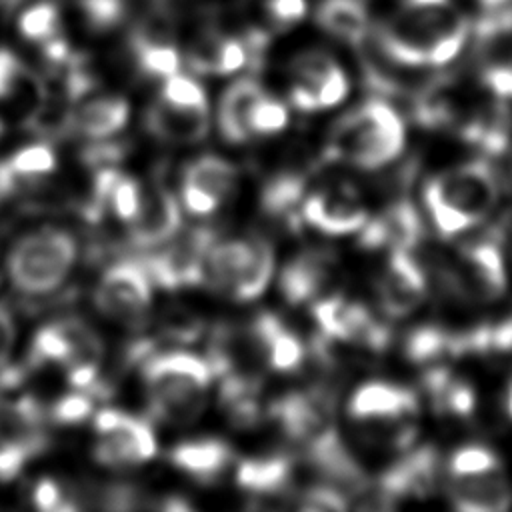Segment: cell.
<instances>
[{
    "mask_svg": "<svg viewBox=\"0 0 512 512\" xmlns=\"http://www.w3.org/2000/svg\"><path fill=\"white\" fill-rule=\"evenodd\" d=\"M470 22L452 2L440 6H402L378 32L382 52L404 66H442L452 62L468 40Z\"/></svg>",
    "mask_w": 512,
    "mask_h": 512,
    "instance_id": "6da1fadb",
    "label": "cell"
},
{
    "mask_svg": "<svg viewBox=\"0 0 512 512\" xmlns=\"http://www.w3.org/2000/svg\"><path fill=\"white\" fill-rule=\"evenodd\" d=\"M496 198L498 180L486 160L440 172L424 186V204L436 230L446 238L486 220Z\"/></svg>",
    "mask_w": 512,
    "mask_h": 512,
    "instance_id": "7a4b0ae2",
    "label": "cell"
},
{
    "mask_svg": "<svg viewBox=\"0 0 512 512\" xmlns=\"http://www.w3.org/2000/svg\"><path fill=\"white\" fill-rule=\"evenodd\" d=\"M406 142L402 116L382 98H372L342 116L330 134L328 156L376 170L400 156Z\"/></svg>",
    "mask_w": 512,
    "mask_h": 512,
    "instance_id": "3957f363",
    "label": "cell"
},
{
    "mask_svg": "<svg viewBox=\"0 0 512 512\" xmlns=\"http://www.w3.org/2000/svg\"><path fill=\"white\" fill-rule=\"evenodd\" d=\"M150 410L164 422H188L204 404L212 380L206 358L190 352L150 354L142 368Z\"/></svg>",
    "mask_w": 512,
    "mask_h": 512,
    "instance_id": "277c9868",
    "label": "cell"
},
{
    "mask_svg": "<svg viewBox=\"0 0 512 512\" xmlns=\"http://www.w3.org/2000/svg\"><path fill=\"white\" fill-rule=\"evenodd\" d=\"M78 256L76 238L60 228H40L16 240L8 254V276L24 294H46L58 288Z\"/></svg>",
    "mask_w": 512,
    "mask_h": 512,
    "instance_id": "5b68a950",
    "label": "cell"
},
{
    "mask_svg": "<svg viewBox=\"0 0 512 512\" xmlns=\"http://www.w3.org/2000/svg\"><path fill=\"white\" fill-rule=\"evenodd\" d=\"M506 266L500 234L466 240L456 248L454 260L442 270L444 286L460 298L474 302L496 300L506 290Z\"/></svg>",
    "mask_w": 512,
    "mask_h": 512,
    "instance_id": "8992f818",
    "label": "cell"
},
{
    "mask_svg": "<svg viewBox=\"0 0 512 512\" xmlns=\"http://www.w3.org/2000/svg\"><path fill=\"white\" fill-rule=\"evenodd\" d=\"M214 232L198 226L186 230L176 240H168L164 248L140 258L152 284L164 290H176L184 286H196L204 282V262L210 246L214 244Z\"/></svg>",
    "mask_w": 512,
    "mask_h": 512,
    "instance_id": "52a82bcc",
    "label": "cell"
},
{
    "mask_svg": "<svg viewBox=\"0 0 512 512\" xmlns=\"http://www.w3.org/2000/svg\"><path fill=\"white\" fill-rule=\"evenodd\" d=\"M98 442L94 458L108 468L136 466L156 454V436L148 420L106 408L94 416Z\"/></svg>",
    "mask_w": 512,
    "mask_h": 512,
    "instance_id": "ba28073f",
    "label": "cell"
},
{
    "mask_svg": "<svg viewBox=\"0 0 512 512\" xmlns=\"http://www.w3.org/2000/svg\"><path fill=\"white\" fill-rule=\"evenodd\" d=\"M152 282L144 266L122 260L110 266L94 290V306L108 318L138 328L150 308Z\"/></svg>",
    "mask_w": 512,
    "mask_h": 512,
    "instance_id": "9c48e42d",
    "label": "cell"
},
{
    "mask_svg": "<svg viewBox=\"0 0 512 512\" xmlns=\"http://www.w3.org/2000/svg\"><path fill=\"white\" fill-rule=\"evenodd\" d=\"M314 318L324 336L348 340L374 352H382L390 342V330L378 322L360 302L332 296L314 306Z\"/></svg>",
    "mask_w": 512,
    "mask_h": 512,
    "instance_id": "30bf717a",
    "label": "cell"
},
{
    "mask_svg": "<svg viewBox=\"0 0 512 512\" xmlns=\"http://www.w3.org/2000/svg\"><path fill=\"white\" fill-rule=\"evenodd\" d=\"M426 296V274L410 250H392L378 282L382 310L392 318L414 312Z\"/></svg>",
    "mask_w": 512,
    "mask_h": 512,
    "instance_id": "8fae6325",
    "label": "cell"
},
{
    "mask_svg": "<svg viewBox=\"0 0 512 512\" xmlns=\"http://www.w3.org/2000/svg\"><path fill=\"white\" fill-rule=\"evenodd\" d=\"M438 462L440 458L434 446H422L388 468L378 482L382 506H394L400 500L428 496L438 478Z\"/></svg>",
    "mask_w": 512,
    "mask_h": 512,
    "instance_id": "7c38bea8",
    "label": "cell"
},
{
    "mask_svg": "<svg viewBox=\"0 0 512 512\" xmlns=\"http://www.w3.org/2000/svg\"><path fill=\"white\" fill-rule=\"evenodd\" d=\"M180 206L176 198L160 186L142 192L140 206L128 222V238L136 248H158L180 232Z\"/></svg>",
    "mask_w": 512,
    "mask_h": 512,
    "instance_id": "4fadbf2b",
    "label": "cell"
},
{
    "mask_svg": "<svg viewBox=\"0 0 512 512\" xmlns=\"http://www.w3.org/2000/svg\"><path fill=\"white\" fill-rule=\"evenodd\" d=\"M348 414L354 420L370 424L412 420L418 414V396L406 386L368 382L352 394Z\"/></svg>",
    "mask_w": 512,
    "mask_h": 512,
    "instance_id": "5bb4252c",
    "label": "cell"
},
{
    "mask_svg": "<svg viewBox=\"0 0 512 512\" xmlns=\"http://www.w3.org/2000/svg\"><path fill=\"white\" fill-rule=\"evenodd\" d=\"M300 214L306 220V224L330 236L356 232L368 220L364 206L350 190L314 192L302 202Z\"/></svg>",
    "mask_w": 512,
    "mask_h": 512,
    "instance_id": "9a60e30c",
    "label": "cell"
},
{
    "mask_svg": "<svg viewBox=\"0 0 512 512\" xmlns=\"http://www.w3.org/2000/svg\"><path fill=\"white\" fill-rule=\"evenodd\" d=\"M424 228L418 210L408 200H398L388 206L378 218L366 220L360 228V244L364 248L412 250L422 240Z\"/></svg>",
    "mask_w": 512,
    "mask_h": 512,
    "instance_id": "2e32d148",
    "label": "cell"
},
{
    "mask_svg": "<svg viewBox=\"0 0 512 512\" xmlns=\"http://www.w3.org/2000/svg\"><path fill=\"white\" fill-rule=\"evenodd\" d=\"M446 492L452 506L462 512H502L512 500V492L502 470L450 476Z\"/></svg>",
    "mask_w": 512,
    "mask_h": 512,
    "instance_id": "e0dca14e",
    "label": "cell"
},
{
    "mask_svg": "<svg viewBox=\"0 0 512 512\" xmlns=\"http://www.w3.org/2000/svg\"><path fill=\"white\" fill-rule=\"evenodd\" d=\"M144 126L158 140L192 144L208 134V108H180L158 100L146 110Z\"/></svg>",
    "mask_w": 512,
    "mask_h": 512,
    "instance_id": "ac0fdd59",
    "label": "cell"
},
{
    "mask_svg": "<svg viewBox=\"0 0 512 512\" xmlns=\"http://www.w3.org/2000/svg\"><path fill=\"white\" fill-rule=\"evenodd\" d=\"M248 60L250 48L246 42L216 32L200 34L188 50V64L198 74H234L244 68Z\"/></svg>",
    "mask_w": 512,
    "mask_h": 512,
    "instance_id": "d6986e66",
    "label": "cell"
},
{
    "mask_svg": "<svg viewBox=\"0 0 512 512\" xmlns=\"http://www.w3.org/2000/svg\"><path fill=\"white\" fill-rule=\"evenodd\" d=\"M264 94L254 78L234 80L222 94L218 104V128L228 142H246L252 134L248 128V114L254 102Z\"/></svg>",
    "mask_w": 512,
    "mask_h": 512,
    "instance_id": "ffe728a7",
    "label": "cell"
},
{
    "mask_svg": "<svg viewBox=\"0 0 512 512\" xmlns=\"http://www.w3.org/2000/svg\"><path fill=\"white\" fill-rule=\"evenodd\" d=\"M330 276V258L306 252L288 262L280 274V290L290 304H302L316 296Z\"/></svg>",
    "mask_w": 512,
    "mask_h": 512,
    "instance_id": "44dd1931",
    "label": "cell"
},
{
    "mask_svg": "<svg viewBox=\"0 0 512 512\" xmlns=\"http://www.w3.org/2000/svg\"><path fill=\"white\" fill-rule=\"evenodd\" d=\"M230 460V446L216 438L182 442L170 452V462L196 480H214L224 472Z\"/></svg>",
    "mask_w": 512,
    "mask_h": 512,
    "instance_id": "7402d4cb",
    "label": "cell"
},
{
    "mask_svg": "<svg viewBox=\"0 0 512 512\" xmlns=\"http://www.w3.org/2000/svg\"><path fill=\"white\" fill-rule=\"evenodd\" d=\"M130 108L120 96L94 98L72 112V130L86 138H108L124 128L128 122Z\"/></svg>",
    "mask_w": 512,
    "mask_h": 512,
    "instance_id": "603a6c76",
    "label": "cell"
},
{
    "mask_svg": "<svg viewBox=\"0 0 512 512\" xmlns=\"http://www.w3.org/2000/svg\"><path fill=\"white\" fill-rule=\"evenodd\" d=\"M252 252V240H224L214 242L204 262V282L212 290L230 296Z\"/></svg>",
    "mask_w": 512,
    "mask_h": 512,
    "instance_id": "cb8c5ba5",
    "label": "cell"
},
{
    "mask_svg": "<svg viewBox=\"0 0 512 512\" xmlns=\"http://www.w3.org/2000/svg\"><path fill=\"white\" fill-rule=\"evenodd\" d=\"M316 22L348 44H360L368 34V12L360 0H322Z\"/></svg>",
    "mask_w": 512,
    "mask_h": 512,
    "instance_id": "d4e9b609",
    "label": "cell"
},
{
    "mask_svg": "<svg viewBox=\"0 0 512 512\" xmlns=\"http://www.w3.org/2000/svg\"><path fill=\"white\" fill-rule=\"evenodd\" d=\"M424 384L438 412L460 416V418H466L474 412V406H476L474 388L468 382L454 378L446 368H438V366L430 368L424 376Z\"/></svg>",
    "mask_w": 512,
    "mask_h": 512,
    "instance_id": "484cf974",
    "label": "cell"
},
{
    "mask_svg": "<svg viewBox=\"0 0 512 512\" xmlns=\"http://www.w3.org/2000/svg\"><path fill=\"white\" fill-rule=\"evenodd\" d=\"M474 36L484 66L512 62V6L482 16L474 26Z\"/></svg>",
    "mask_w": 512,
    "mask_h": 512,
    "instance_id": "4316f807",
    "label": "cell"
},
{
    "mask_svg": "<svg viewBox=\"0 0 512 512\" xmlns=\"http://www.w3.org/2000/svg\"><path fill=\"white\" fill-rule=\"evenodd\" d=\"M292 474V462L286 456H262L240 462L236 482L252 494H274L282 490Z\"/></svg>",
    "mask_w": 512,
    "mask_h": 512,
    "instance_id": "83f0119b",
    "label": "cell"
},
{
    "mask_svg": "<svg viewBox=\"0 0 512 512\" xmlns=\"http://www.w3.org/2000/svg\"><path fill=\"white\" fill-rule=\"evenodd\" d=\"M404 354L416 364H426L442 356L466 354L464 334H450L438 326H420L406 336Z\"/></svg>",
    "mask_w": 512,
    "mask_h": 512,
    "instance_id": "f1b7e54d",
    "label": "cell"
},
{
    "mask_svg": "<svg viewBox=\"0 0 512 512\" xmlns=\"http://www.w3.org/2000/svg\"><path fill=\"white\" fill-rule=\"evenodd\" d=\"M272 274H274V250L270 242H266L264 238H252L250 258L240 278L236 280L230 296L242 302L258 298L266 290Z\"/></svg>",
    "mask_w": 512,
    "mask_h": 512,
    "instance_id": "f546056e",
    "label": "cell"
},
{
    "mask_svg": "<svg viewBox=\"0 0 512 512\" xmlns=\"http://www.w3.org/2000/svg\"><path fill=\"white\" fill-rule=\"evenodd\" d=\"M234 180H236V172L232 164H228L220 156L206 154L188 164L182 182H188L222 202L232 190Z\"/></svg>",
    "mask_w": 512,
    "mask_h": 512,
    "instance_id": "4dcf8cb0",
    "label": "cell"
},
{
    "mask_svg": "<svg viewBox=\"0 0 512 512\" xmlns=\"http://www.w3.org/2000/svg\"><path fill=\"white\" fill-rule=\"evenodd\" d=\"M140 70L152 78H168L180 70V54L172 40L136 36L132 40Z\"/></svg>",
    "mask_w": 512,
    "mask_h": 512,
    "instance_id": "1f68e13d",
    "label": "cell"
},
{
    "mask_svg": "<svg viewBox=\"0 0 512 512\" xmlns=\"http://www.w3.org/2000/svg\"><path fill=\"white\" fill-rule=\"evenodd\" d=\"M304 196V176L286 172L270 178L262 188V208L270 216H292Z\"/></svg>",
    "mask_w": 512,
    "mask_h": 512,
    "instance_id": "d6a6232c",
    "label": "cell"
},
{
    "mask_svg": "<svg viewBox=\"0 0 512 512\" xmlns=\"http://www.w3.org/2000/svg\"><path fill=\"white\" fill-rule=\"evenodd\" d=\"M72 358V344L60 324H48L44 328H40L34 334L32 340V348H30V362L32 364H48V362H60V364H68Z\"/></svg>",
    "mask_w": 512,
    "mask_h": 512,
    "instance_id": "836d02e7",
    "label": "cell"
},
{
    "mask_svg": "<svg viewBox=\"0 0 512 512\" xmlns=\"http://www.w3.org/2000/svg\"><path fill=\"white\" fill-rule=\"evenodd\" d=\"M58 8L52 2H36L18 16V30L30 42H46L58 36Z\"/></svg>",
    "mask_w": 512,
    "mask_h": 512,
    "instance_id": "e575fe53",
    "label": "cell"
},
{
    "mask_svg": "<svg viewBox=\"0 0 512 512\" xmlns=\"http://www.w3.org/2000/svg\"><path fill=\"white\" fill-rule=\"evenodd\" d=\"M446 468L450 476H470V474L502 470V464H500V458L490 448L470 444L454 450L448 458Z\"/></svg>",
    "mask_w": 512,
    "mask_h": 512,
    "instance_id": "d590c367",
    "label": "cell"
},
{
    "mask_svg": "<svg viewBox=\"0 0 512 512\" xmlns=\"http://www.w3.org/2000/svg\"><path fill=\"white\" fill-rule=\"evenodd\" d=\"M8 166L22 176L24 180H34L38 176L50 174L56 166V156L50 146L46 144H32L26 148H20L16 154H12L8 160Z\"/></svg>",
    "mask_w": 512,
    "mask_h": 512,
    "instance_id": "8d00e7d4",
    "label": "cell"
},
{
    "mask_svg": "<svg viewBox=\"0 0 512 512\" xmlns=\"http://www.w3.org/2000/svg\"><path fill=\"white\" fill-rule=\"evenodd\" d=\"M160 100L180 108H208V98L202 84L180 72L164 78Z\"/></svg>",
    "mask_w": 512,
    "mask_h": 512,
    "instance_id": "74e56055",
    "label": "cell"
},
{
    "mask_svg": "<svg viewBox=\"0 0 512 512\" xmlns=\"http://www.w3.org/2000/svg\"><path fill=\"white\" fill-rule=\"evenodd\" d=\"M286 124H288L286 106L280 100L268 96L266 92L250 108V114H248L250 134H274L284 130Z\"/></svg>",
    "mask_w": 512,
    "mask_h": 512,
    "instance_id": "f35d334b",
    "label": "cell"
},
{
    "mask_svg": "<svg viewBox=\"0 0 512 512\" xmlns=\"http://www.w3.org/2000/svg\"><path fill=\"white\" fill-rule=\"evenodd\" d=\"M140 198H142V190H140L138 182L132 180L130 176L120 174L112 186L108 206L114 210V214L120 220H124L128 224L140 206Z\"/></svg>",
    "mask_w": 512,
    "mask_h": 512,
    "instance_id": "ab89813d",
    "label": "cell"
},
{
    "mask_svg": "<svg viewBox=\"0 0 512 512\" xmlns=\"http://www.w3.org/2000/svg\"><path fill=\"white\" fill-rule=\"evenodd\" d=\"M82 14L90 28L108 30L116 26L124 14L122 0H80Z\"/></svg>",
    "mask_w": 512,
    "mask_h": 512,
    "instance_id": "60d3db41",
    "label": "cell"
},
{
    "mask_svg": "<svg viewBox=\"0 0 512 512\" xmlns=\"http://www.w3.org/2000/svg\"><path fill=\"white\" fill-rule=\"evenodd\" d=\"M92 412V396L88 390L84 392H72L62 396L56 406L52 408V418L58 424H78L86 420Z\"/></svg>",
    "mask_w": 512,
    "mask_h": 512,
    "instance_id": "b9f144b4",
    "label": "cell"
},
{
    "mask_svg": "<svg viewBox=\"0 0 512 512\" xmlns=\"http://www.w3.org/2000/svg\"><path fill=\"white\" fill-rule=\"evenodd\" d=\"M162 328H164V334H168L170 338L190 342L198 338L202 324L196 316H192L186 310H170L162 320Z\"/></svg>",
    "mask_w": 512,
    "mask_h": 512,
    "instance_id": "7bdbcfd3",
    "label": "cell"
},
{
    "mask_svg": "<svg viewBox=\"0 0 512 512\" xmlns=\"http://www.w3.org/2000/svg\"><path fill=\"white\" fill-rule=\"evenodd\" d=\"M32 500H34V506H36L38 510H46V512L76 508L74 504H70V502L66 500V494L62 492V488H60L54 480H50V478H44V480H40V482L34 486Z\"/></svg>",
    "mask_w": 512,
    "mask_h": 512,
    "instance_id": "ee69618b",
    "label": "cell"
},
{
    "mask_svg": "<svg viewBox=\"0 0 512 512\" xmlns=\"http://www.w3.org/2000/svg\"><path fill=\"white\" fill-rule=\"evenodd\" d=\"M30 456L32 452L26 446L18 442L0 440V482H8L14 476H18V472Z\"/></svg>",
    "mask_w": 512,
    "mask_h": 512,
    "instance_id": "f6af8a7d",
    "label": "cell"
},
{
    "mask_svg": "<svg viewBox=\"0 0 512 512\" xmlns=\"http://www.w3.org/2000/svg\"><path fill=\"white\" fill-rule=\"evenodd\" d=\"M482 82L498 100H512V62L484 66Z\"/></svg>",
    "mask_w": 512,
    "mask_h": 512,
    "instance_id": "bcb514c9",
    "label": "cell"
},
{
    "mask_svg": "<svg viewBox=\"0 0 512 512\" xmlns=\"http://www.w3.org/2000/svg\"><path fill=\"white\" fill-rule=\"evenodd\" d=\"M304 510H344L346 498L334 486H314L302 496Z\"/></svg>",
    "mask_w": 512,
    "mask_h": 512,
    "instance_id": "7dc6e473",
    "label": "cell"
},
{
    "mask_svg": "<svg viewBox=\"0 0 512 512\" xmlns=\"http://www.w3.org/2000/svg\"><path fill=\"white\" fill-rule=\"evenodd\" d=\"M22 78L24 68L18 58L12 52L0 48V100L10 98L18 90Z\"/></svg>",
    "mask_w": 512,
    "mask_h": 512,
    "instance_id": "c3c4849f",
    "label": "cell"
},
{
    "mask_svg": "<svg viewBox=\"0 0 512 512\" xmlns=\"http://www.w3.org/2000/svg\"><path fill=\"white\" fill-rule=\"evenodd\" d=\"M266 12L278 26H290L306 16V0H266Z\"/></svg>",
    "mask_w": 512,
    "mask_h": 512,
    "instance_id": "681fc988",
    "label": "cell"
},
{
    "mask_svg": "<svg viewBox=\"0 0 512 512\" xmlns=\"http://www.w3.org/2000/svg\"><path fill=\"white\" fill-rule=\"evenodd\" d=\"M182 202H184L186 210L196 216H206V214L214 212L220 204L218 198L210 196L208 192H204L188 182H182Z\"/></svg>",
    "mask_w": 512,
    "mask_h": 512,
    "instance_id": "f907efd6",
    "label": "cell"
},
{
    "mask_svg": "<svg viewBox=\"0 0 512 512\" xmlns=\"http://www.w3.org/2000/svg\"><path fill=\"white\" fill-rule=\"evenodd\" d=\"M82 158L88 166L106 168L122 158V146L118 142H96L82 152Z\"/></svg>",
    "mask_w": 512,
    "mask_h": 512,
    "instance_id": "816d5d0a",
    "label": "cell"
},
{
    "mask_svg": "<svg viewBox=\"0 0 512 512\" xmlns=\"http://www.w3.org/2000/svg\"><path fill=\"white\" fill-rule=\"evenodd\" d=\"M490 350L500 354H512V318L490 326Z\"/></svg>",
    "mask_w": 512,
    "mask_h": 512,
    "instance_id": "f5cc1de1",
    "label": "cell"
},
{
    "mask_svg": "<svg viewBox=\"0 0 512 512\" xmlns=\"http://www.w3.org/2000/svg\"><path fill=\"white\" fill-rule=\"evenodd\" d=\"M14 340V322L6 308L0 306V362L6 358Z\"/></svg>",
    "mask_w": 512,
    "mask_h": 512,
    "instance_id": "db71d44e",
    "label": "cell"
},
{
    "mask_svg": "<svg viewBox=\"0 0 512 512\" xmlns=\"http://www.w3.org/2000/svg\"><path fill=\"white\" fill-rule=\"evenodd\" d=\"M452 0H402V6H440Z\"/></svg>",
    "mask_w": 512,
    "mask_h": 512,
    "instance_id": "11a10c76",
    "label": "cell"
},
{
    "mask_svg": "<svg viewBox=\"0 0 512 512\" xmlns=\"http://www.w3.org/2000/svg\"><path fill=\"white\" fill-rule=\"evenodd\" d=\"M482 8H486V10H496V8H500V6H504L506 2H510V0H476Z\"/></svg>",
    "mask_w": 512,
    "mask_h": 512,
    "instance_id": "9f6ffc18",
    "label": "cell"
},
{
    "mask_svg": "<svg viewBox=\"0 0 512 512\" xmlns=\"http://www.w3.org/2000/svg\"><path fill=\"white\" fill-rule=\"evenodd\" d=\"M2 130H4V126H2V122H0V134H2Z\"/></svg>",
    "mask_w": 512,
    "mask_h": 512,
    "instance_id": "6f0895ef",
    "label": "cell"
}]
</instances>
